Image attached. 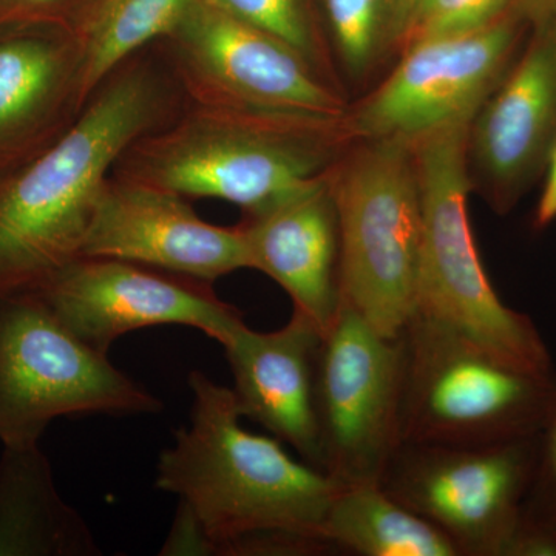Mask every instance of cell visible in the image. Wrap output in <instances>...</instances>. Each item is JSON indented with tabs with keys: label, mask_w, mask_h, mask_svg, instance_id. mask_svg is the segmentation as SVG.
I'll return each mask as SVG.
<instances>
[{
	"label": "cell",
	"mask_w": 556,
	"mask_h": 556,
	"mask_svg": "<svg viewBox=\"0 0 556 556\" xmlns=\"http://www.w3.org/2000/svg\"><path fill=\"white\" fill-rule=\"evenodd\" d=\"M188 427L160 455L156 486L199 526L204 555H314L332 551L324 525L340 482L295 460L276 438L241 427L230 388L190 372Z\"/></svg>",
	"instance_id": "cell-1"
},
{
	"label": "cell",
	"mask_w": 556,
	"mask_h": 556,
	"mask_svg": "<svg viewBox=\"0 0 556 556\" xmlns=\"http://www.w3.org/2000/svg\"><path fill=\"white\" fill-rule=\"evenodd\" d=\"M152 64L119 65L60 137L0 174V299L36 291L80 257L105 182L131 142L175 116Z\"/></svg>",
	"instance_id": "cell-2"
},
{
	"label": "cell",
	"mask_w": 556,
	"mask_h": 556,
	"mask_svg": "<svg viewBox=\"0 0 556 556\" xmlns=\"http://www.w3.org/2000/svg\"><path fill=\"white\" fill-rule=\"evenodd\" d=\"M336 119L195 104L142 135L113 177L263 211L328 172Z\"/></svg>",
	"instance_id": "cell-3"
},
{
	"label": "cell",
	"mask_w": 556,
	"mask_h": 556,
	"mask_svg": "<svg viewBox=\"0 0 556 556\" xmlns=\"http://www.w3.org/2000/svg\"><path fill=\"white\" fill-rule=\"evenodd\" d=\"M473 119L413 141L422 219L416 313L455 329L511 367L556 376L536 325L500 299L479 257L467 204Z\"/></svg>",
	"instance_id": "cell-4"
},
{
	"label": "cell",
	"mask_w": 556,
	"mask_h": 556,
	"mask_svg": "<svg viewBox=\"0 0 556 556\" xmlns=\"http://www.w3.org/2000/svg\"><path fill=\"white\" fill-rule=\"evenodd\" d=\"M402 340V444L475 447L540 433L556 399V376L511 367L419 313Z\"/></svg>",
	"instance_id": "cell-5"
},
{
	"label": "cell",
	"mask_w": 556,
	"mask_h": 556,
	"mask_svg": "<svg viewBox=\"0 0 556 556\" xmlns=\"http://www.w3.org/2000/svg\"><path fill=\"white\" fill-rule=\"evenodd\" d=\"M340 230V300L388 338L416 313L420 219L413 141L371 138L331 174Z\"/></svg>",
	"instance_id": "cell-6"
},
{
	"label": "cell",
	"mask_w": 556,
	"mask_h": 556,
	"mask_svg": "<svg viewBox=\"0 0 556 556\" xmlns=\"http://www.w3.org/2000/svg\"><path fill=\"white\" fill-rule=\"evenodd\" d=\"M163 402L35 294L0 299V442L39 444L58 417L156 415Z\"/></svg>",
	"instance_id": "cell-7"
},
{
	"label": "cell",
	"mask_w": 556,
	"mask_h": 556,
	"mask_svg": "<svg viewBox=\"0 0 556 556\" xmlns=\"http://www.w3.org/2000/svg\"><path fill=\"white\" fill-rule=\"evenodd\" d=\"M405 348L340 300L317 362L321 470L342 485L380 484L402 444Z\"/></svg>",
	"instance_id": "cell-8"
},
{
	"label": "cell",
	"mask_w": 556,
	"mask_h": 556,
	"mask_svg": "<svg viewBox=\"0 0 556 556\" xmlns=\"http://www.w3.org/2000/svg\"><path fill=\"white\" fill-rule=\"evenodd\" d=\"M540 433L497 444H401L380 485L452 541L459 556H507Z\"/></svg>",
	"instance_id": "cell-9"
},
{
	"label": "cell",
	"mask_w": 556,
	"mask_h": 556,
	"mask_svg": "<svg viewBox=\"0 0 556 556\" xmlns=\"http://www.w3.org/2000/svg\"><path fill=\"white\" fill-rule=\"evenodd\" d=\"M166 39L190 102L331 119L342 112L338 94L305 58L212 0H195Z\"/></svg>",
	"instance_id": "cell-10"
},
{
	"label": "cell",
	"mask_w": 556,
	"mask_h": 556,
	"mask_svg": "<svg viewBox=\"0 0 556 556\" xmlns=\"http://www.w3.org/2000/svg\"><path fill=\"white\" fill-rule=\"evenodd\" d=\"M30 294L104 354L121 336L159 325L200 329L222 345L244 321L212 283L118 258L73 260Z\"/></svg>",
	"instance_id": "cell-11"
},
{
	"label": "cell",
	"mask_w": 556,
	"mask_h": 556,
	"mask_svg": "<svg viewBox=\"0 0 556 556\" xmlns=\"http://www.w3.org/2000/svg\"><path fill=\"white\" fill-rule=\"evenodd\" d=\"M525 22L511 10L482 30L408 43L390 78L351 116L350 129L365 139L415 141L475 118L503 80Z\"/></svg>",
	"instance_id": "cell-12"
},
{
	"label": "cell",
	"mask_w": 556,
	"mask_h": 556,
	"mask_svg": "<svg viewBox=\"0 0 556 556\" xmlns=\"http://www.w3.org/2000/svg\"><path fill=\"white\" fill-rule=\"evenodd\" d=\"M80 257L126 260L207 283L249 269L240 226L211 225L186 197L113 175L98 201Z\"/></svg>",
	"instance_id": "cell-13"
},
{
	"label": "cell",
	"mask_w": 556,
	"mask_h": 556,
	"mask_svg": "<svg viewBox=\"0 0 556 556\" xmlns=\"http://www.w3.org/2000/svg\"><path fill=\"white\" fill-rule=\"evenodd\" d=\"M470 141L493 206L510 211L556 146L554 21L535 24L521 60L475 116Z\"/></svg>",
	"instance_id": "cell-14"
},
{
	"label": "cell",
	"mask_w": 556,
	"mask_h": 556,
	"mask_svg": "<svg viewBox=\"0 0 556 556\" xmlns=\"http://www.w3.org/2000/svg\"><path fill=\"white\" fill-rule=\"evenodd\" d=\"M321 339L320 329L294 311L277 331L257 332L243 321L222 343L241 417L265 427L318 470L316 386Z\"/></svg>",
	"instance_id": "cell-15"
},
{
	"label": "cell",
	"mask_w": 556,
	"mask_h": 556,
	"mask_svg": "<svg viewBox=\"0 0 556 556\" xmlns=\"http://www.w3.org/2000/svg\"><path fill=\"white\" fill-rule=\"evenodd\" d=\"M240 228L249 269L273 278L287 291L294 311L325 334L340 308V230L331 172L273 206L248 214Z\"/></svg>",
	"instance_id": "cell-16"
},
{
	"label": "cell",
	"mask_w": 556,
	"mask_h": 556,
	"mask_svg": "<svg viewBox=\"0 0 556 556\" xmlns=\"http://www.w3.org/2000/svg\"><path fill=\"white\" fill-rule=\"evenodd\" d=\"M79 73L72 28H0V174L31 159L79 115Z\"/></svg>",
	"instance_id": "cell-17"
},
{
	"label": "cell",
	"mask_w": 556,
	"mask_h": 556,
	"mask_svg": "<svg viewBox=\"0 0 556 556\" xmlns=\"http://www.w3.org/2000/svg\"><path fill=\"white\" fill-rule=\"evenodd\" d=\"M86 519L54 484L39 444L7 445L0 457V556H97Z\"/></svg>",
	"instance_id": "cell-18"
},
{
	"label": "cell",
	"mask_w": 556,
	"mask_h": 556,
	"mask_svg": "<svg viewBox=\"0 0 556 556\" xmlns=\"http://www.w3.org/2000/svg\"><path fill=\"white\" fill-rule=\"evenodd\" d=\"M324 538L332 551L361 556H459L438 527L380 484L340 485Z\"/></svg>",
	"instance_id": "cell-19"
},
{
	"label": "cell",
	"mask_w": 556,
	"mask_h": 556,
	"mask_svg": "<svg viewBox=\"0 0 556 556\" xmlns=\"http://www.w3.org/2000/svg\"><path fill=\"white\" fill-rule=\"evenodd\" d=\"M195 0H86L73 20L80 49V109L119 65L167 38Z\"/></svg>",
	"instance_id": "cell-20"
},
{
	"label": "cell",
	"mask_w": 556,
	"mask_h": 556,
	"mask_svg": "<svg viewBox=\"0 0 556 556\" xmlns=\"http://www.w3.org/2000/svg\"><path fill=\"white\" fill-rule=\"evenodd\" d=\"M324 7L339 58L354 76L386 60L415 24L408 0H324Z\"/></svg>",
	"instance_id": "cell-21"
},
{
	"label": "cell",
	"mask_w": 556,
	"mask_h": 556,
	"mask_svg": "<svg viewBox=\"0 0 556 556\" xmlns=\"http://www.w3.org/2000/svg\"><path fill=\"white\" fill-rule=\"evenodd\" d=\"M237 20L287 43L318 70L320 47L305 0H212ZM320 72V70H318Z\"/></svg>",
	"instance_id": "cell-22"
},
{
	"label": "cell",
	"mask_w": 556,
	"mask_h": 556,
	"mask_svg": "<svg viewBox=\"0 0 556 556\" xmlns=\"http://www.w3.org/2000/svg\"><path fill=\"white\" fill-rule=\"evenodd\" d=\"M511 10L514 0H420L408 43L482 30Z\"/></svg>",
	"instance_id": "cell-23"
},
{
	"label": "cell",
	"mask_w": 556,
	"mask_h": 556,
	"mask_svg": "<svg viewBox=\"0 0 556 556\" xmlns=\"http://www.w3.org/2000/svg\"><path fill=\"white\" fill-rule=\"evenodd\" d=\"M519 526L538 529L556 526V399L540 431L535 475L527 493Z\"/></svg>",
	"instance_id": "cell-24"
},
{
	"label": "cell",
	"mask_w": 556,
	"mask_h": 556,
	"mask_svg": "<svg viewBox=\"0 0 556 556\" xmlns=\"http://www.w3.org/2000/svg\"><path fill=\"white\" fill-rule=\"evenodd\" d=\"M76 0H0V28L17 25H64L72 28Z\"/></svg>",
	"instance_id": "cell-25"
},
{
	"label": "cell",
	"mask_w": 556,
	"mask_h": 556,
	"mask_svg": "<svg viewBox=\"0 0 556 556\" xmlns=\"http://www.w3.org/2000/svg\"><path fill=\"white\" fill-rule=\"evenodd\" d=\"M556 219V146L548 156L546 182L535 211V228L546 229Z\"/></svg>",
	"instance_id": "cell-26"
},
{
	"label": "cell",
	"mask_w": 556,
	"mask_h": 556,
	"mask_svg": "<svg viewBox=\"0 0 556 556\" xmlns=\"http://www.w3.org/2000/svg\"><path fill=\"white\" fill-rule=\"evenodd\" d=\"M556 0H514V10L533 25L546 20Z\"/></svg>",
	"instance_id": "cell-27"
},
{
	"label": "cell",
	"mask_w": 556,
	"mask_h": 556,
	"mask_svg": "<svg viewBox=\"0 0 556 556\" xmlns=\"http://www.w3.org/2000/svg\"><path fill=\"white\" fill-rule=\"evenodd\" d=\"M538 529V527H536ZM544 532H546L547 540V551L548 556H556V526L555 527H548V529H543Z\"/></svg>",
	"instance_id": "cell-28"
},
{
	"label": "cell",
	"mask_w": 556,
	"mask_h": 556,
	"mask_svg": "<svg viewBox=\"0 0 556 556\" xmlns=\"http://www.w3.org/2000/svg\"><path fill=\"white\" fill-rule=\"evenodd\" d=\"M409 3H412L413 10H415V20H416V13L417 9H419L420 0H408Z\"/></svg>",
	"instance_id": "cell-29"
},
{
	"label": "cell",
	"mask_w": 556,
	"mask_h": 556,
	"mask_svg": "<svg viewBox=\"0 0 556 556\" xmlns=\"http://www.w3.org/2000/svg\"><path fill=\"white\" fill-rule=\"evenodd\" d=\"M546 20H552L556 24V2H555V5H554V10H552V13L548 14V17H546Z\"/></svg>",
	"instance_id": "cell-30"
}]
</instances>
